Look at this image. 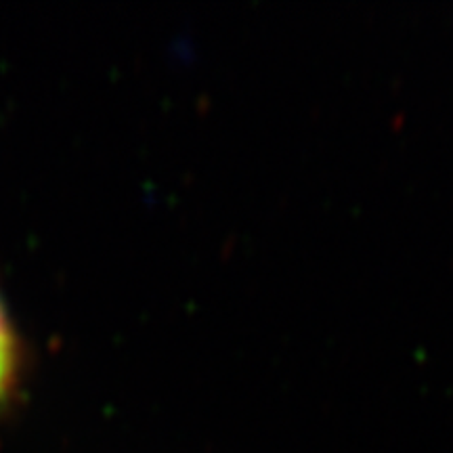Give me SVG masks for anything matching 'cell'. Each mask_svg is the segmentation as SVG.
Returning a JSON list of instances; mask_svg holds the SVG:
<instances>
[{
    "label": "cell",
    "mask_w": 453,
    "mask_h": 453,
    "mask_svg": "<svg viewBox=\"0 0 453 453\" xmlns=\"http://www.w3.org/2000/svg\"><path fill=\"white\" fill-rule=\"evenodd\" d=\"M26 353L7 303L0 296V413L13 403L24 378Z\"/></svg>",
    "instance_id": "1"
}]
</instances>
